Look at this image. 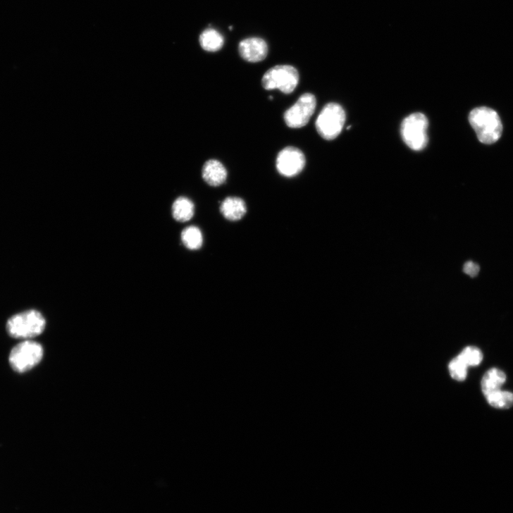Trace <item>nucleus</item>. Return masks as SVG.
Instances as JSON below:
<instances>
[{
	"label": "nucleus",
	"mask_w": 513,
	"mask_h": 513,
	"mask_svg": "<svg viewBox=\"0 0 513 513\" xmlns=\"http://www.w3.org/2000/svg\"><path fill=\"white\" fill-rule=\"evenodd\" d=\"M506 381L505 373L497 369H491L484 375L481 381V389L486 397L500 390V388Z\"/></svg>",
	"instance_id": "nucleus-12"
},
{
	"label": "nucleus",
	"mask_w": 513,
	"mask_h": 513,
	"mask_svg": "<svg viewBox=\"0 0 513 513\" xmlns=\"http://www.w3.org/2000/svg\"><path fill=\"white\" fill-rule=\"evenodd\" d=\"M183 244L190 250L200 249L204 242V237L201 230L195 226L186 228L181 233Z\"/></svg>",
	"instance_id": "nucleus-15"
},
{
	"label": "nucleus",
	"mask_w": 513,
	"mask_h": 513,
	"mask_svg": "<svg viewBox=\"0 0 513 513\" xmlns=\"http://www.w3.org/2000/svg\"><path fill=\"white\" fill-rule=\"evenodd\" d=\"M464 272L471 278L476 277L480 272V267L478 264L469 261L464 266Z\"/></svg>",
	"instance_id": "nucleus-19"
},
{
	"label": "nucleus",
	"mask_w": 513,
	"mask_h": 513,
	"mask_svg": "<svg viewBox=\"0 0 513 513\" xmlns=\"http://www.w3.org/2000/svg\"><path fill=\"white\" fill-rule=\"evenodd\" d=\"M469 122L483 144L495 143L501 137L502 123L497 112L492 109L479 107L474 109L470 113Z\"/></svg>",
	"instance_id": "nucleus-1"
},
{
	"label": "nucleus",
	"mask_w": 513,
	"mask_h": 513,
	"mask_svg": "<svg viewBox=\"0 0 513 513\" xmlns=\"http://www.w3.org/2000/svg\"><path fill=\"white\" fill-rule=\"evenodd\" d=\"M241 57L251 63L264 61L268 54L267 42L260 37H249L242 40L238 47Z\"/></svg>",
	"instance_id": "nucleus-9"
},
{
	"label": "nucleus",
	"mask_w": 513,
	"mask_h": 513,
	"mask_svg": "<svg viewBox=\"0 0 513 513\" xmlns=\"http://www.w3.org/2000/svg\"><path fill=\"white\" fill-rule=\"evenodd\" d=\"M42 346L31 340H25L16 345L11 351L9 361L14 371L25 373L36 366L42 359Z\"/></svg>",
	"instance_id": "nucleus-5"
},
{
	"label": "nucleus",
	"mask_w": 513,
	"mask_h": 513,
	"mask_svg": "<svg viewBox=\"0 0 513 513\" xmlns=\"http://www.w3.org/2000/svg\"><path fill=\"white\" fill-rule=\"evenodd\" d=\"M469 366L459 355L449 364V371L453 378L459 381H464L467 377Z\"/></svg>",
	"instance_id": "nucleus-17"
},
{
	"label": "nucleus",
	"mask_w": 513,
	"mask_h": 513,
	"mask_svg": "<svg viewBox=\"0 0 513 513\" xmlns=\"http://www.w3.org/2000/svg\"><path fill=\"white\" fill-rule=\"evenodd\" d=\"M202 176L209 185L218 187L226 181L228 172L222 163L218 160L211 159L205 163Z\"/></svg>",
	"instance_id": "nucleus-10"
},
{
	"label": "nucleus",
	"mask_w": 513,
	"mask_h": 513,
	"mask_svg": "<svg viewBox=\"0 0 513 513\" xmlns=\"http://www.w3.org/2000/svg\"><path fill=\"white\" fill-rule=\"evenodd\" d=\"M428 119L421 113H412L407 117L401 126V135L405 144L416 152L424 149L428 142Z\"/></svg>",
	"instance_id": "nucleus-4"
},
{
	"label": "nucleus",
	"mask_w": 513,
	"mask_h": 513,
	"mask_svg": "<svg viewBox=\"0 0 513 513\" xmlns=\"http://www.w3.org/2000/svg\"><path fill=\"white\" fill-rule=\"evenodd\" d=\"M316 106L315 97L309 93L302 94L297 102L284 114L287 125L292 128L305 126L314 113Z\"/></svg>",
	"instance_id": "nucleus-7"
},
{
	"label": "nucleus",
	"mask_w": 513,
	"mask_h": 513,
	"mask_svg": "<svg viewBox=\"0 0 513 513\" xmlns=\"http://www.w3.org/2000/svg\"><path fill=\"white\" fill-rule=\"evenodd\" d=\"M199 42L205 51L216 52L223 48L225 39L218 30L214 28H207L200 35Z\"/></svg>",
	"instance_id": "nucleus-13"
},
{
	"label": "nucleus",
	"mask_w": 513,
	"mask_h": 513,
	"mask_svg": "<svg viewBox=\"0 0 513 513\" xmlns=\"http://www.w3.org/2000/svg\"><path fill=\"white\" fill-rule=\"evenodd\" d=\"M45 328V318L34 309L13 316L7 323L8 333L12 338L25 340L40 335Z\"/></svg>",
	"instance_id": "nucleus-2"
},
{
	"label": "nucleus",
	"mask_w": 513,
	"mask_h": 513,
	"mask_svg": "<svg viewBox=\"0 0 513 513\" xmlns=\"http://www.w3.org/2000/svg\"><path fill=\"white\" fill-rule=\"evenodd\" d=\"M469 366L479 365L483 358L481 351L475 347H468L459 354Z\"/></svg>",
	"instance_id": "nucleus-18"
},
{
	"label": "nucleus",
	"mask_w": 513,
	"mask_h": 513,
	"mask_svg": "<svg viewBox=\"0 0 513 513\" xmlns=\"http://www.w3.org/2000/svg\"><path fill=\"white\" fill-rule=\"evenodd\" d=\"M299 81L297 70L291 66H278L270 69L262 80L266 90L279 89L285 94L292 93Z\"/></svg>",
	"instance_id": "nucleus-6"
},
{
	"label": "nucleus",
	"mask_w": 513,
	"mask_h": 513,
	"mask_svg": "<svg viewBox=\"0 0 513 513\" xmlns=\"http://www.w3.org/2000/svg\"><path fill=\"white\" fill-rule=\"evenodd\" d=\"M221 211L227 220L237 221L243 218L247 209L242 199L237 197H228L222 203Z\"/></svg>",
	"instance_id": "nucleus-11"
},
{
	"label": "nucleus",
	"mask_w": 513,
	"mask_h": 513,
	"mask_svg": "<svg viewBox=\"0 0 513 513\" xmlns=\"http://www.w3.org/2000/svg\"><path fill=\"white\" fill-rule=\"evenodd\" d=\"M195 206L190 199L185 197L177 199L172 206L173 218L180 223L189 221L194 216Z\"/></svg>",
	"instance_id": "nucleus-14"
},
{
	"label": "nucleus",
	"mask_w": 513,
	"mask_h": 513,
	"mask_svg": "<svg viewBox=\"0 0 513 513\" xmlns=\"http://www.w3.org/2000/svg\"><path fill=\"white\" fill-rule=\"evenodd\" d=\"M306 158L303 152L297 148L288 147L283 149L278 155L276 168L278 173L288 178L297 175L304 169Z\"/></svg>",
	"instance_id": "nucleus-8"
},
{
	"label": "nucleus",
	"mask_w": 513,
	"mask_h": 513,
	"mask_svg": "<svg viewBox=\"0 0 513 513\" xmlns=\"http://www.w3.org/2000/svg\"><path fill=\"white\" fill-rule=\"evenodd\" d=\"M345 120L346 113L343 108L338 104L330 103L318 116L316 130L321 137L332 141L341 134Z\"/></svg>",
	"instance_id": "nucleus-3"
},
{
	"label": "nucleus",
	"mask_w": 513,
	"mask_h": 513,
	"mask_svg": "<svg viewBox=\"0 0 513 513\" xmlns=\"http://www.w3.org/2000/svg\"><path fill=\"white\" fill-rule=\"evenodd\" d=\"M488 404L498 409H507L513 406V394L501 390L486 396Z\"/></svg>",
	"instance_id": "nucleus-16"
}]
</instances>
